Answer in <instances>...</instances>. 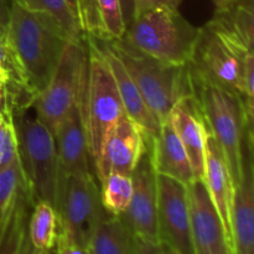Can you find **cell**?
I'll return each instance as SVG.
<instances>
[{"label":"cell","mask_w":254,"mask_h":254,"mask_svg":"<svg viewBox=\"0 0 254 254\" xmlns=\"http://www.w3.org/2000/svg\"><path fill=\"white\" fill-rule=\"evenodd\" d=\"M146 144L148 136L143 129L127 114L122 117L107 135L99 156L93 164L99 183L112 173L131 175Z\"/></svg>","instance_id":"4fadbf2b"},{"label":"cell","mask_w":254,"mask_h":254,"mask_svg":"<svg viewBox=\"0 0 254 254\" xmlns=\"http://www.w3.org/2000/svg\"><path fill=\"white\" fill-rule=\"evenodd\" d=\"M133 196L121 216L135 237L160 243L158 226V180L151 163L149 144L131 173Z\"/></svg>","instance_id":"8fae6325"},{"label":"cell","mask_w":254,"mask_h":254,"mask_svg":"<svg viewBox=\"0 0 254 254\" xmlns=\"http://www.w3.org/2000/svg\"><path fill=\"white\" fill-rule=\"evenodd\" d=\"M168 121L185 148L195 180H203L206 140L210 131L195 94L176 102L169 113Z\"/></svg>","instance_id":"2e32d148"},{"label":"cell","mask_w":254,"mask_h":254,"mask_svg":"<svg viewBox=\"0 0 254 254\" xmlns=\"http://www.w3.org/2000/svg\"><path fill=\"white\" fill-rule=\"evenodd\" d=\"M0 36H6V31H5V29L1 25H0Z\"/></svg>","instance_id":"8d00e7d4"},{"label":"cell","mask_w":254,"mask_h":254,"mask_svg":"<svg viewBox=\"0 0 254 254\" xmlns=\"http://www.w3.org/2000/svg\"><path fill=\"white\" fill-rule=\"evenodd\" d=\"M86 250L88 254H134V235L121 216L103 208Z\"/></svg>","instance_id":"44dd1931"},{"label":"cell","mask_w":254,"mask_h":254,"mask_svg":"<svg viewBox=\"0 0 254 254\" xmlns=\"http://www.w3.org/2000/svg\"><path fill=\"white\" fill-rule=\"evenodd\" d=\"M203 181H205L206 188L210 193L211 200L220 215L228 250L231 254H233L231 215H232L235 186H233V181L225 155H223L217 140L210 133H208L207 140H206Z\"/></svg>","instance_id":"e0dca14e"},{"label":"cell","mask_w":254,"mask_h":254,"mask_svg":"<svg viewBox=\"0 0 254 254\" xmlns=\"http://www.w3.org/2000/svg\"><path fill=\"white\" fill-rule=\"evenodd\" d=\"M10 76L9 73H7L6 71H5L4 68H2V66L0 64V83L2 84H7V87L10 86Z\"/></svg>","instance_id":"d590c367"},{"label":"cell","mask_w":254,"mask_h":254,"mask_svg":"<svg viewBox=\"0 0 254 254\" xmlns=\"http://www.w3.org/2000/svg\"><path fill=\"white\" fill-rule=\"evenodd\" d=\"M93 37L97 40L107 62H108L127 117L131 119L134 123L138 124L149 139H153L160 130L161 124L148 108L135 82L133 81L129 72L127 71L118 56L114 54L113 50L108 46V44L103 39H98L96 36Z\"/></svg>","instance_id":"ac0fdd59"},{"label":"cell","mask_w":254,"mask_h":254,"mask_svg":"<svg viewBox=\"0 0 254 254\" xmlns=\"http://www.w3.org/2000/svg\"><path fill=\"white\" fill-rule=\"evenodd\" d=\"M86 40H69L47 86L32 101L37 118L52 134L87 81Z\"/></svg>","instance_id":"ba28073f"},{"label":"cell","mask_w":254,"mask_h":254,"mask_svg":"<svg viewBox=\"0 0 254 254\" xmlns=\"http://www.w3.org/2000/svg\"><path fill=\"white\" fill-rule=\"evenodd\" d=\"M122 11H123L124 22L126 26L133 19V11H134V0H121Z\"/></svg>","instance_id":"836d02e7"},{"label":"cell","mask_w":254,"mask_h":254,"mask_svg":"<svg viewBox=\"0 0 254 254\" xmlns=\"http://www.w3.org/2000/svg\"><path fill=\"white\" fill-rule=\"evenodd\" d=\"M15 1L31 11H40L51 15L62 25V27L72 39L79 40L84 37V34L67 5L66 0H15Z\"/></svg>","instance_id":"cb8c5ba5"},{"label":"cell","mask_w":254,"mask_h":254,"mask_svg":"<svg viewBox=\"0 0 254 254\" xmlns=\"http://www.w3.org/2000/svg\"><path fill=\"white\" fill-rule=\"evenodd\" d=\"M86 83L54 133L57 159H59V183H57L56 201L69 176L77 173L91 171V166H89L91 158H89L88 148H87L86 126H84L83 116Z\"/></svg>","instance_id":"7c38bea8"},{"label":"cell","mask_w":254,"mask_h":254,"mask_svg":"<svg viewBox=\"0 0 254 254\" xmlns=\"http://www.w3.org/2000/svg\"><path fill=\"white\" fill-rule=\"evenodd\" d=\"M59 235L87 248L99 215L103 211L99 189L91 171L69 176L57 197Z\"/></svg>","instance_id":"9c48e42d"},{"label":"cell","mask_w":254,"mask_h":254,"mask_svg":"<svg viewBox=\"0 0 254 254\" xmlns=\"http://www.w3.org/2000/svg\"><path fill=\"white\" fill-rule=\"evenodd\" d=\"M211 1L215 4L216 10H223L230 6L235 0H211Z\"/></svg>","instance_id":"e575fe53"},{"label":"cell","mask_w":254,"mask_h":254,"mask_svg":"<svg viewBox=\"0 0 254 254\" xmlns=\"http://www.w3.org/2000/svg\"><path fill=\"white\" fill-rule=\"evenodd\" d=\"M55 247H56V254H88L86 248L66 240V238L60 235H57Z\"/></svg>","instance_id":"4dcf8cb0"},{"label":"cell","mask_w":254,"mask_h":254,"mask_svg":"<svg viewBox=\"0 0 254 254\" xmlns=\"http://www.w3.org/2000/svg\"><path fill=\"white\" fill-rule=\"evenodd\" d=\"M57 235L59 223L54 206L45 201L35 202L27 223V237L32 247L37 252L49 254L56 246Z\"/></svg>","instance_id":"7402d4cb"},{"label":"cell","mask_w":254,"mask_h":254,"mask_svg":"<svg viewBox=\"0 0 254 254\" xmlns=\"http://www.w3.org/2000/svg\"><path fill=\"white\" fill-rule=\"evenodd\" d=\"M19 139V154L34 203L45 201L55 207L59 183V159L55 136L36 117H30L25 107L12 108Z\"/></svg>","instance_id":"52a82bcc"},{"label":"cell","mask_w":254,"mask_h":254,"mask_svg":"<svg viewBox=\"0 0 254 254\" xmlns=\"http://www.w3.org/2000/svg\"><path fill=\"white\" fill-rule=\"evenodd\" d=\"M233 254H254V166L253 140L243 144L242 171L232 203Z\"/></svg>","instance_id":"9a60e30c"},{"label":"cell","mask_w":254,"mask_h":254,"mask_svg":"<svg viewBox=\"0 0 254 254\" xmlns=\"http://www.w3.org/2000/svg\"><path fill=\"white\" fill-rule=\"evenodd\" d=\"M10 6H11V0H0V25L4 27L5 31L9 22Z\"/></svg>","instance_id":"d6a6232c"},{"label":"cell","mask_w":254,"mask_h":254,"mask_svg":"<svg viewBox=\"0 0 254 254\" xmlns=\"http://www.w3.org/2000/svg\"><path fill=\"white\" fill-rule=\"evenodd\" d=\"M198 29L179 10L154 9L133 17L126 26L123 41L138 51L174 64L190 61Z\"/></svg>","instance_id":"8992f818"},{"label":"cell","mask_w":254,"mask_h":254,"mask_svg":"<svg viewBox=\"0 0 254 254\" xmlns=\"http://www.w3.org/2000/svg\"><path fill=\"white\" fill-rule=\"evenodd\" d=\"M134 254H169L161 243L150 242L134 236Z\"/></svg>","instance_id":"f546056e"},{"label":"cell","mask_w":254,"mask_h":254,"mask_svg":"<svg viewBox=\"0 0 254 254\" xmlns=\"http://www.w3.org/2000/svg\"><path fill=\"white\" fill-rule=\"evenodd\" d=\"M25 184L27 185V180L19 154L11 163L0 169V221L6 215L19 189Z\"/></svg>","instance_id":"484cf974"},{"label":"cell","mask_w":254,"mask_h":254,"mask_svg":"<svg viewBox=\"0 0 254 254\" xmlns=\"http://www.w3.org/2000/svg\"><path fill=\"white\" fill-rule=\"evenodd\" d=\"M148 144L151 163L158 175L168 176L186 186L195 180L185 148L168 119L161 123L156 136L148 138Z\"/></svg>","instance_id":"d6986e66"},{"label":"cell","mask_w":254,"mask_h":254,"mask_svg":"<svg viewBox=\"0 0 254 254\" xmlns=\"http://www.w3.org/2000/svg\"><path fill=\"white\" fill-rule=\"evenodd\" d=\"M164 247H165V246H164ZM166 248V247H165ZM166 251H168V253L169 254H179V253H176V252H174V251H171V250H169V248H166Z\"/></svg>","instance_id":"74e56055"},{"label":"cell","mask_w":254,"mask_h":254,"mask_svg":"<svg viewBox=\"0 0 254 254\" xmlns=\"http://www.w3.org/2000/svg\"><path fill=\"white\" fill-rule=\"evenodd\" d=\"M190 225L195 254H231L220 215L203 180L188 185Z\"/></svg>","instance_id":"5bb4252c"},{"label":"cell","mask_w":254,"mask_h":254,"mask_svg":"<svg viewBox=\"0 0 254 254\" xmlns=\"http://www.w3.org/2000/svg\"><path fill=\"white\" fill-rule=\"evenodd\" d=\"M181 1L183 0H134L133 17L139 16L143 12L149 11V10L161 9V7L178 10Z\"/></svg>","instance_id":"f1b7e54d"},{"label":"cell","mask_w":254,"mask_h":254,"mask_svg":"<svg viewBox=\"0 0 254 254\" xmlns=\"http://www.w3.org/2000/svg\"><path fill=\"white\" fill-rule=\"evenodd\" d=\"M19 156V139L12 111L0 114V169Z\"/></svg>","instance_id":"4316f807"},{"label":"cell","mask_w":254,"mask_h":254,"mask_svg":"<svg viewBox=\"0 0 254 254\" xmlns=\"http://www.w3.org/2000/svg\"><path fill=\"white\" fill-rule=\"evenodd\" d=\"M12 111V98L7 84L0 83V114Z\"/></svg>","instance_id":"1f68e13d"},{"label":"cell","mask_w":254,"mask_h":254,"mask_svg":"<svg viewBox=\"0 0 254 254\" xmlns=\"http://www.w3.org/2000/svg\"><path fill=\"white\" fill-rule=\"evenodd\" d=\"M101 34L99 39L122 40L126 32L121 0H94ZM93 36V35H92Z\"/></svg>","instance_id":"d4e9b609"},{"label":"cell","mask_w":254,"mask_h":254,"mask_svg":"<svg viewBox=\"0 0 254 254\" xmlns=\"http://www.w3.org/2000/svg\"><path fill=\"white\" fill-rule=\"evenodd\" d=\"M103 40L124 64L148 108L160 124L168 119L176 102L193 94L189 62L186 64H168L138 51L123 40Z\"/></svg>","instance_id":"7a4b0ae2"},{"label":"cell","mask_w":254,"mask_h":254,"mask_svg":"<svg viewBox=\"0 0 254 254\" xmlns=\"http://www.w3.org/2000/svg\"><path fill=\"white\" fill-rule=\"evenodd\" d=\"M66 2L84 35L101 34L94 0H66Z\"/></svg>","instance_id":"83f0119b"},{"label":"cell","mask_w":254,"mask_h":254,"mask_svg":"<svg viewBox=\"0 0 254 254\" xmlns=\"http://www.w3.org/2000/svg\"><path fill=\"white\" fill-rule=\"evenodd\" d=\"M160 243L179 254H195L190 225L188 186L156 174Z\"/></svg>","instance_id":"30bf717a"},{"label":"cell","mask_w":254,"mask_h":254,"mask_svg":"<svg viewBox=\"0 0 254 254\" xmlns=\"http://www.w3.org/2000/svg\"><path fill=\"white\" fill-rule=\"evenodd\" d=\"M88 54L87 83L83 101L87 148L94 164L109 131L126 116L121 96L109 64L98 42L92 35H84Z\"/></svg>","instance_id":"5b68a950"},{"label":"cell","mask_w":254,"mask_h":254,"mask_svg":"<svg viewBox=\"0 0 254 254\" xmlns=\"http://www.w3.org/2000/svg\"><path fill=\"white\" fill-rule=\"evenodd\" d=\"M102 207L113 216H122L128 208L133 196V180L131 175L112 173L101 183Z\"/></svg>","instance_id":"603a6c76"},{"label":"cell","mask_w":254,"mask_h":254,"mask_svg":"<svg viewBox=\"0 0 254 254\" xmlns=\"http://www.w3.org/2000/svg\"><path fill=\"white\" fill-rule=\"evenodd\" d=\"M191 78L193 94L200 103L206 126L225 155L236 188L242 171L243 144L247 138L253 140V133L248 128L246 118L243 99L222 87L197 78L192 72Z\"/></svg>","instance_id":"277c9868"},{"label":"cell","mask_w":254,"mask_h":254,"mask_svg":"<svg viewBox=\"0 0 254 254\" xmlns=\"http://www.w3.org/2000/svg\"><path fill=\"white\" fill-rule=\"evenodd\" d=\"M6 39L19 59L35 97L47 86L67 42L72 39L51 15L31 11L11 0Z\"/></svg>","instance_id":"6da1fadb"},{"label":"cell","mask_w":254,"mask_h":254,"mask_svg":"<svg viewBox=\"0 0 254 254\" xmlns=\"http://www.w3.org/2000/svg\"><path fill=\"white\" fill-rule=\"evenodd\" d=\"M34 205L29 186L25 184L0 221V254H45L37 252L27 237V223Z\"/></svg>","instance_id":"ffe728a7"},{"label":"cell","mask_w":254,"mask_h":254,"mask_svg":"<svg viewBox=\"0 0 254 254\" xmlns=\"http://www.w3.org/2000/svg\"><path fill=\"white\" fill-rule=\"evenodd\" d=\"M251 54L253 50L212 17L198 27L189 67L197 78L222 87L243 99L246 60Z\"/></svg>","instance_id":"3957f363"}]
</instances>
